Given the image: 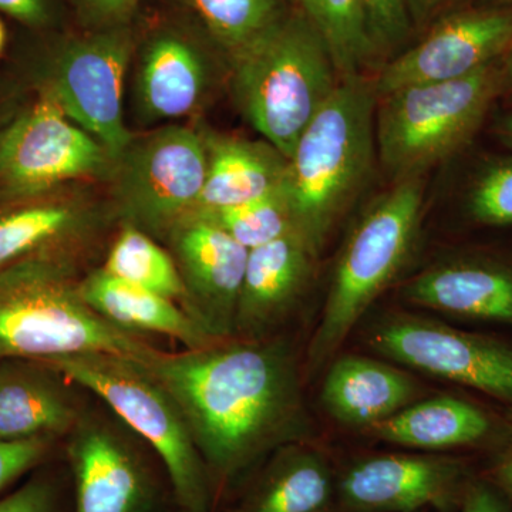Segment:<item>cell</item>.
Returning <instances> with one entry per match:
<instances>
[{
    "instance_id": "36",
    "label": "cell",
    "mask_w": 512,
    "mask_h": 512,
    "mask_svg": "<svg viewBox=\"0 0 512 512\" xmlns=\"http://www.w3.org/2000/svg\"><path fill=\"white\" fill-rule=\"evenodd\" d=\"M0 10L30 26H46L55 20L52 0H0Z\"/></svg>"
},
{
    "instance_id": "12",
    "label": "cell",
    "mask_w": 512,
    "mask_h": 512,
    "mask_svg": "<svg viewBox=\"0 0 512 512\" xmlns=\"http://www.w3.org/2000/svg\"><path fill=\"white\" fill-rule=\"evenodd\" d=\"M380 355L440 379L512 402V348L413 315H393L367 338Z\"/></svg>"
},
{
    "instance_id": "13",
    "label": "cell",
    "mask_w": 512,
    "mask_h": 512,
    "mask_svg": "<svg viewBox=\"0 0 512 512\" xmlns=\"http://www.w3.org/2000/svg\"><path fill=\"white\" fill-rule=\"evenodd\" d=\"M164 242L183 281L184 311L212 338H234L248 249L197 214L175 225Z\"/></svg>"
},
{
    "instance_id": "11",
    "label": "cell",
    "mask_w": 512,
    "mask_h": 512,
    "mask_svg": "<svg viewBox=\"0 0 512 512\" xmlns=\"http://www.w3.org/2000/svg\"><path fill=\"white\" fill-rule=\"evenodd\" d=\"M191 22H163L137 40L133 104L141 123L197 116L220 83L221 62L227 60Z\"/></svg>"
},
{
    "instance_id": "26",
    "label": "cell",
    "mask_w": 512,
    "mask_h": 512,
    "mask_svg": "<svg viewBox=\"0 0 512 512\" xmlns=\"http://www.w3.org/2000/svg\"><path fill=\"white\" fill-rule=\"evenodd\" d=\"M229 63L288 15L291 0H177Z\"/></svg>"
},
{
    "instance_id": "8",
    "label": "cell",
    "mask_w": 512,
    "mask_h": 512,
    "mask_svg": "<svg viewBox=\"0 0 512 512\" xmlns=\"http://www.w3.org/2000/svg\"><path fill=\"white\" fill-rule=\"evenodd\" d=\"M207 150L200 127L165 124L134 136L114 161L113 214L164 241L200 204Z\"/></svg>"
},
{
    "instance_id": "3",
    "label": "cell",
    "mask_w": 512,
    "mask_h": 512,
    "mask_svg": "<svg viewBox=\"0 0 512 512\" xmlns=\"http://www.w3.org/2000/svg\"><path fill=\"white\" fill-rule=\"evenodd\" d=\"M76 254L36 256L0 271V360L111 353L144 360L156 348L94 312L79 292Z\"/></svg>"
},
{
    "instance_id": "24",
    "label": "cell",
    "mask_w": 512,
    "mask_h": 512,
    "mask_svg": "<svg viewBox=\"0 0 512 512\" xmlns=\"http://www.w3.org/2000/svg\"><path fill=\"white\" fill-rule=\"evenodd\" d=\"M377 439L421 450H448L483 440L491 420L474 404L437 396L409 404L389 419L367 429Z\"/></svg>"
},
{
    "instance_id": "15",
    "label": "cell",
    "mask_w": 512,
    "mask_h": 512,
    "mask_svg": "<svg viewBox=\"0 0 512 512\" xmlns=\"http://www.w3.org/2000/svg\"><path fill=\"white\" fill-rule=\"evenodd\" d=\"M467 470L443 457L379 456L349 468L339 484L343 505L359 512H410L463 498Z\"/></svg>"
},
{
    "instance_id": "38",
    "label": "cell",
    "mask_w": 512,
    "mask_h": 512,
    "mask_svg": "<svg viewBox=\"0 0 512 512\" xmlns=\"http://www.w3.org/2000/svg\"><path fill=\"white\" fill-rule=\"evenodd\" d=\"M444 2L446 0H409V8L421 18V16L430 15L431 12H434Z\"/></svg>"
},
{
    "instance_id": "6",
    "label": "cell",
    "mask_w": 512,
    "mask_h": 512,
    "mask_svg": "<svg viewBox=\"0 0 512 512\" xmlns=\"http://www.w3.org/2000/svg\"><path fill=\"white\" fill-rule=\"evenodd\" d=\"M43 363L99 396L153 447L163 461L181 510H211L210 474L183 414L140 360L111 353H84Z\"/></svg>"
},
{
    "instance_id": "42",
    "label": "cell",
    "mask_w": 512,
    "mask_h": 512,
    "mask_svg": "<svg viewBox=\"0 0 512 512\" xmlns=\"http://www.w3.org/2000/svg\"><path fill=\"white\" fill-rule=\"evenodd\" d=\"M490 2L498 3V5H505V3H512V0H490Z\"/></svg>"
},
{
    "instance_id": "1",
    "label": "cell",
    "mask_w": 512,
    "mask_h": 512,
    "mask_svg": "<svg viewBox=\"0 0 512 512\" xmlns=\"http://www.w3.org/2000/svg\"><path fill=\"white\" fill-rule=\"evenodd\" d=\"M183 414L212 484H228L311 436L295 355L276 340L227 339L140 360Z\"/></svg>"
},
{
    "instance_id": "5",
    "label": "cell",
    "mask_w": 512,
    "mask_h": 512,
    "mask_svg": "<svg viewBox=\"0 0 512 512\" xmlns=\"http://www.w3.org/2000/svg\"><path fill=\"white\" fill-rule=\"evenodd\" d=\"M421 218L420 178L394 183L360 215L340 251L312 338L313 370L335 356L370 305L402 272L416 247Z\"/></svg>"
},
{
    "instance_id": "27",
    "label": "cell",
    "mask_w": 512,
    "mask_h": 512,
    "mask_svg": "<svg viewBox=\"0 0 512 512\" xmlns=\"http://www.w3.org/2000/svg\"><path fill=\"white\" fill-rule=\"evenodd\" d=\"M325 40L340 77L362 74L377 46L367 19L366 0H291Z\"/></svg>"
},
{
    "instance_id": "43",
    "label": "cell",
    "mask_w": 512,
    "mask_h": 512,
    "mask_svg": "<svg viewBox=\"0 0 512 512\" xmlns=\"http://www.w3.org/2000/svg\"><path fill=\"white\" fill-rule=\"evenodd\" d=\"M180 512H212V510H210V511H190V510H181Z\"/></svg>"
},
{
    "instance_id": "33",
    "label": "cell",
    "mask_w": 512,
    "mask_h": 512,
    "mask_svg": "<svg viewBox=\"0 0 512 512\" xmlns=\"http://www.w3.org/2000/svg\"><path fill=\"white\" fill-rule=\"evenodd\" d=\"M141 0H72L76 18L83 30L133 25Z\"/></svg>"
},
{
    "instance_id": "20",
    "label": "cell",
    "mask_w": 512,
    "mask_h": 512,
    "mask_svg": "<svg viewBox=\"0 0 512 512\" xmlns=\"http://www.w3.org/2000/svg\"><path fill=\"white\" fill-rule=\"evenodd\" d=\"M200 128L207 150V177L195 212L237 207L282 188L288 158L268 141Z\"/></svg>"
},
{
    "instance_id": "41",
    "label": "cell",
    "mask_w": 512,
    "mask_h": 512,
    "mask_svg": "<svg viewBox=\"0 0 512 512\" xmlns=\"http://www.w3.org/2000/svg\"><path fill=\"white\" fill-rule=\"evenodd\" d=\"M6 45V30L5 26H3V23L0 22V53L3 52V49H5Z\"/></svg>"
},
{
    "instance_id": "35",
    "label": "cell",
    "mask_w": 512,
    "mask_h": 512,
    "mask_svg": "<svg viewBox=\"0 0 512 512\" xmlns=\"http://www.w3.org/2000/svg\"><path fill=\"white\" fill-rule=\"evenodd\" d=\"M510 497L491 481L474 480L468 483L461 507L463 512H512Z\"/></svg>"
},
{
    "instance_id": "25",
    "label": "cell",
    "mask_w": 512,
    "mask_h": 512,
    "mask_svg": "<svg viewBox=\"0 0 512 512\" xmlns=\"http://www.w3.org/2000/svg\"><path fill=\"white\" fill-rule=\"evenodd\" d=\"M281 448L237 512H325L332 503V471L318 451Z\"/></svg>"
},
{
    "instance_id": "23",
    "label": "cell",
    "mask_w": 512,
    "mask_h": 512,
    "mask_svg": "<svg viewBox=\"0 0 512 512\" xmlns=\"http://www.w3.org/2000/svg\"><path fill=\"white\" fill-rule=\"evenodd\" d=\"M404 298L451 315L512 323V271L484 262H448L416 276Z\"/></svg>"
},
{
    "instance_id": "39",
    "label": "cell",
    "mask_w": 512,
    "mask_h": 512,
    "mask_svg": "<svg viewBox=\"0 0 512 512\" xmlns=\"http://www.w3.org/2000/svg\"><path fill=\"white\" fill-rule=\"evenodd\" d=\"M501 72H503V87L510 90L512 96V46L505 53L504 67Z\"/></svg>"
},
{
    "instance_id": "34",
    "label": "cell",
    "mask_w": 512,
    "mask_h": 512,
    "mask_svg": "<svg viewBox=\"0 0 512 512\" xmlns=\"http://www.w3.org/2000/svg\"><path fill=\"white\" fill-rule=\"evenodd\" d=\"M56 490L45 478H35L0 498V512H53Z\"/></svg>"
},
{
    "instance_id": "2",
    "label": "cell",
    "mask_w": 512,
    "mask_h": 512,
    "mask_svg": "<svg viewBox=\"0 0 512 512\" xmlns=\"http://www.w3.org/2000/svg\"><path fill=\"white\" fill-rule=\"evenodd\" d=\"M376 106L375 82L363 74L342 77L288 158L282 190L316 255L372 175Z\"/></svg>"
},
{
    "instance_id": "37",
    "label": "cell",
    "mask_w": 512,
    "mask_h": 512,
    "mask_svg": "<svg viewBox=\"0 0 512 512\" xmlns=\"http://www.w3.org/2000/svg\"><path fill=\"white\" fill-rule=\"evenodd\" d=\"M491 483L512 498V423L507 427L491 468Z\"/></svg>"
},
{
    "instance_id": "31",
    "label": "cell",
    "mask_w": 512,
    "mask_h": 512,
    "mask_svg": "<svg viewBox=\"0 0 512 512\" xmlns=\"http://www.w3.org/2000/svg\"><path fill=\"white\" fill-rule=\"evenodd\" d=\"M56 439L37 437L29 440H0V491L39 466L53 448Z\"/></svg>"
},
{
    "instance_id": "16",
    "label": "cell",
    "mask_w": 512,
    "mask_h": 512,
    "mask_svg": "<svg viewBox=\"0 0 512 512\" xmlns=\"http://www.w3.org/2000/svg\"><path fill=\"white\" fill-rule=\"evenodd\" d=\"M76 512H144L151 485L136 450L120 431L84 414L69 434Z\"/></svg>"
},
{
    "instance_id": "18",
    "label": "cell",
    "mask_w": 512,
    "mask_h": 512,
    "mask_svg": "<svg viewBox=\"0 0 512 512\" xmlns=\"http://www.w3.org/2000/svg\"><path fill=\"white\" fill-rule=\"evenodd\" d=\"M107 211L83 194H52L0 211V271L36 256L76 254L103 228Z\"/></svg>"
},
{
    "instance_id": "28",
    "label": "cell",
    "mask_w": 512,
    "mask_h": 512,
    "mask_svg": "<svg viewBox=\"0 0 512 512\" xmlns=\"http://www.w3.org/2000/svg\"><path fill=\"white\" fill-rule=\"evenodd\" d=\"M101 268L183 308L184 286L173 256L143 229L123 224Z\"/></svg>"
},
{
    "instance_id": "10",
    "label": "cell",
    "mask_w": 512,
    "mask_h": 512,
    "mask_svg": "<svg viewBox=\"0 0 512 512\" xmlns=\"http://www.w3.org/2000/svg\"><path fill=\"white\" fill-rule=\"evenodd\" d=\"M113 167L109 150L43 93L0 133L2 200H29L72 181L109 180Z\"/></svg>"
},
{
    "instance_id": "4",
    "label": "cell",
    "mask_w": 512,
    "mask_h": 512,
    "mask_svg": "<svg viewBox=\"0 0 512 512\" xmlns=\"http://www.w3.org/2000/svg\"><path fill=\"white\" fill-rule=\"evenodd\" d=\"M229 79L242 116L289 158L342 77L318 29L295 9L229 63Z\"/></svg>"
},
{
    "instance_id": "30",
    "label": "cell",
    "mask_w": 512,
    "mask_h": 512,
    "mask_svg": "<svg viewBox=\"0 0 512 512\" xmlns=\"http://www.w3.org/2000/svg\"><path fill=\"white\" fill-rule=\"evenodd\" d=\"M468 211L481 224H512V160L497 161L478 175L468 195Z\"/></svg>"
},
{
    "instance_id": "14",
    "label": "cell",
    "mask_w": 512,
    "mask_h": 512,
    "mask_svg": "<svg viewBox=\"0 0 512 512\" xmlns=\"http://www.w3.org/2000/svg\"><path fill=\"white\" fill-rule=\"evenodd\" d=\"M512 46V12L471 10L441 19L416 46L383 67L377 97L421 83L450 82L505 56Z\"/></svg>"
},
{
    "instance_id": "40",
    "label": "cell",
    "mask_w": 512,
    "mask_h": 512,
    "mask_svg": "<svg viewBox=\"0 0 512 512\" xmlns=\"http://www.w3.org/2000/svg\"><path fill=\"white\" fill-rule=\"evenodd\" d=\"M500 128L501 136H503L505 143L510 144L512 147V114L501 121Z\"/></svg>"
},
{
    "instance_id": "22",
    "label": "cell",
    "mask_w": 512,
    "mask_h": 512,
    "mask_svg": "<svg viewBox=\"0 0 512 512\" xmlns=\"http://www.w3.org/2000/svg\"><path fill=\"white\" fill-rule=\"evenodd\" d=\"M417 393L419 384L396 367L370 357L342 356L330 366L320 397L340 424L369 429L412 404Z\"/></svg>"
},
{
    "instance_id": "7",
    "label": "cell",
    "mask_w": 512,
    "mask_h": 512,
    "mask_svg": "<svg viewBox=\"0 0 512 512\" xmlns=\"http://www.w3.org/2000/svg\"><path fill=\"white\" fill-rule=\"evenodd\" d=\"M501 87L503 72L493 63L461 79L412 84L377 97L383 170L399 183L453 156L474 136Z\"/></svg>"
},
{
    "instance_id": "9",
    "label": "cell",
    "mask_w": 512,
    "mask_h": 512,
    "mask_svg": "<svg viewBox=\"0 0 512 512\" xmlns=\"http://www.w3.org/2000/svg\"><path fill=\"white\" fill-rule=\"evenodd\" d=\"M136 47L133 25L67 37L50 59L42 92L96 137L114 161L134 138L124 124L123 94Z\"/></svg>"
},
{
    "instance_id": "29",
    "label": "cell",
    "mask_w": 512,
    "mask_h": 512,
    "mask_svg": "<svg viewBox=\"0 0 512 512\" xmlns=\"http://www.w3.org/2000/svg\"><path fill=\"white\" fill-rule=\"evenodd\" d=\"M195 214L202 215L220 225L248 251L298 231L293 220L291 205L282 188L237 207L200 211Z\"/></svg>"
},
{
    "instance_id": "21",
    "label": "cell",
    "mask_w": 512,
    "mask_h": 512,
    "mask_svg": "<svg viewBox=\"0 0 512 512\" xmlns=\"http://www.w3.org/2000/svg\"><path fill=\"white\" fill-rule=\"evenodd\" d=\"M79 292L84 302L101 318L134 335L156 333L167 336L183 343L185 349L207 348L220 342L177 302L123 281L103 268L94 269L80 279Z\"/></svg>"
},
{
    "instance_id": "17",
    "label": "cell",
    "mask_w": 512,
    "mask_h": 512,
    "mask_svg": "<svg viewBox=\"0 0 512 512\" xmlns=\"http://www.w3.org/2000/svg\"><path fill=\"white\" fill-rule=\"evenodd\" d=\"M316 258L298 231L251 249L232 339H268L308 288Z\"/></svg>"
},
{
    "instance_id": "19",
    "label": "cell",
    "mask_w": 512,
    "mask_h": 512,
    "mask_svg": "<svg viewBox=\"0 0 512 512\" xmlns=\"http://www.w3.org/2000/svg\"><path fill=\"white\" fill-rule=\"evenodd\" d=\"M70 383L39 360H0V440L69 436L86 414Z\"/></svg>"
},
{
    "instance_id": "32",
    "label": "cell",
    "mask_w": 512,
    "mask_h": 512,
    "mask_svg": "<svg viewBox=\"0 0 512 512\" xmlns=\"http://www.w3.org/2000/svg\"><path fill=\"white\" fill-rule=\"evenodd\" d=\"M366 8L377 49L397 45L409 33V0H366Z\"/></svg>"
}]
</instances>
